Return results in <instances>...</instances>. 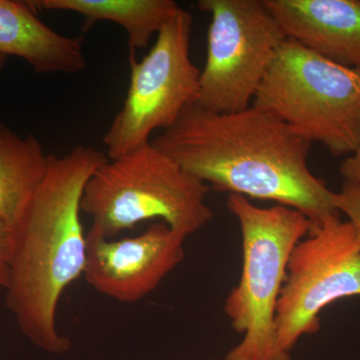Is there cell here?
I'll return each instance as SVG.
<instances>
[{
	"label": "cell",
	"mask_w": 360,
	"mask_h": 360,
	"mask_svg": "<svg viewBox=\"0 0 360 360\" xmlns=\"http://www.w3.org/2000/svg\"><path fill=\"white\" fill-rule=\"evenodd\" d=\"M151 143L213 191L274 201L312 225L341 217L335 193L309 169L311 143L269 111L213 112L193 103Z\"/></svg>",
	"instance_id": "6da1fadb"
},
{
	"label": "cell",
	"mask_w": 360,
	"mask_h": 360,
	"mask_svg": "<svg viewBox=\"0 0 360 360\" xmlns=\"http://www.w3.org/2000/svg\"><path fill=\"white\" fill-rule=\"evenodd\" d=\"M108 158L92 146L51 155L46 176L13 229L6 304L22 335L53 354L71 348L58 328L61 296L84 276L86 234L82 224L85 186Z\"/></svg>",
	"instance_id": "7a4b0ae2"
},
{
	"label": "cell",
	"mask_w": 360,
	"mask_h": 360,
	"mask_svg": "<svg viewBox=\"0 0 360 360\" xmlns=\"http://www.w3.org/2000/svg\"><path fill=\"white\" fill-rule=\"evenodd\" d=\"M226 206L240 227L243 269L224 309L243 338L224 360H291L277 342V303L291 253L309 236L311 222L288 206L259 207L238 194H229Z\"/></svg>",
	"instance_id": "3957f363"
},
{
	"label": "cell",
	"mask_w": 360,
	"mask_h": 360,
	"mask_svg": "<svg viewBox=\"0 0 360 360\" xmlns=\"http://www.w3.org/2000/svg\"><path fill=\"white\" fill-rule=\"evenodd\" d=\"M208 191L150 141L101 165L85 186L82 210L91 217L89 231L105 238L153 219L188 238L212 219Z\"/></svg>",
	"instance_id": "277c9868"
},
{
	"label": "cell",
	"mask_w": 360,
	"mask_h": 360,
	"mask_svg": "<svg viewBox=\"0 0 360 360\" xmlns=\"http://www.w3.org/2000/svg\"><path fill=\"white\" fill-rule=\"evenodd\" d=\"M251 105L283 120L333 156L360 146V70L340 65L286 39Z\"/></svg>",
	"instance_id": "5b68a950"
},
{
	"label": "cell",
	"mask_w": 360,
	"mask_h": 360,
	"mask_svg": "<svg viewBox=\"0 0 360 360\" xmlns=\"http://www.w3.org/2000/svg\"><path fill=\"white\" fill-rule=\"evenodd\" d=\"M193 23V15L180 9L143 58L129 56L127 97L103 136L110 160L148 143L153 132L169 129L187 106L198 103L201 70L189 52Z\"/></svg>",
	"instance_id": "8992f818"
},
{
	"label": "cell",
	"mask_w": 360,
	"mask_h": 360,
	"mask_svg": "<svg viewBox=\"0 0 360 360\" xmlns=\"http://www.w3.org/2000/svg\"><path fill=\"white\" fill-rule=\"evenodd\" d=\"M212 18L198 103L213 112L250 108L286 39L262 0H200Z\"/></svg>",
	"instance_id": "52a82bcc"
},
{
	"label": "cell",
	"mask_w": 360,
	"mask_h": 360,
	"mask_svg": "<svg viewBox=\"0 0 360 360\" xmlns=\"http://www.w3.org/2000/svg\"><path fill=\"white\" fill-rule=\"evenodd\" d=\"M360 296V238L341 217L312 225L291 253L277 303V342L290 354L302 336L321 329L322 310L331 303Z\"/></svg>",
	"instance_id": "ba28073f"
},
{
	"label": "cell",
	"mask_w": 360,
	"mask_h": 360,
	"mask_svg": "<svg viewBox=\"0 0 360 360\" xmlns=\"http://www.w3.org/2000/svg\"><path fill=\"white\" fill-rule=\"evenodd\" d=\"M186 238L165 222L118 240L89 231L84 277L94 290L111 300L139 302L184 262Z\"/></svg>",
	"instance_id": "9c48e42d"
},
{
	"label": "cell",
	"mask_w": 360,
	"mask_h": 360,
	"mask_svg": "<svg viewBox=\"0 0 360 360\" xmlns=\"http://www.w3.org/2000/svg\"><path fill=\"white\" fill-rule=\"evenodd\" d=\"M286 39L360 70V0H262Z\"/></svg>",
	"instance_id": "30bf717a"
},
{
	"label": "cell",
	"mask_w": 360,
	"mask_h": 360,
	"mask_svg": "<svg viewBox=\"0 0 360 360\" xmlns=\"http://www.w3.org/2000/svg\"><path fill=\"white\" fill-rule=\"evenodd\" d=\"M0 56H15L41 75L86 68L84 40L52 30L28 1L0 0Z\"/></svg>",
	"instance_id": "8fae6325"
},
{
	"label": "cell",
	"mask_w": 360,
	"mask_h": 360,
	"mask_svg": "<svg viewBox=\"0 0 360 360\" xmlns=\"http://www.w3.org/2000/svg\"><path fill=\"white\" fill-rule=\"evenodd\" d=\"M35 11H68L84 18L82 30L89 32L101 21L122 26L127 35L129 56L146 49L163 25L181 7L174 0H33Z\"/></svg>",
	"instance_id": "7c38bea8"
},
{
	"label": "cell",
	"mask_w": 360,
	"mask_h": 360,
	"mask_svg": "<svg viewBox=\"0 0 360 360\" xmlns=\"http://www.w3.org/2000/svg\"><path fill=\"white\" fill-rule=\"evenodd\" d=\"M49 160L37 137H21L0 120V219L11 229L44 182Z\"/></svg>",
	"instance_id": "4fadbf2b"
},
{
	"label": "cell",
	"mask_w": 360,
	"mask_h": 360,
	"mask_svg": "<svg viewBox=\"0 0 360 360\" xmlns=\"http://www.w3.org/2000/svg\"><path fill=\"white\" fill-rule=\"evenodd\" d=\"M335 203L338 210L347 215L360 238V186L345 182L340 193H335Z\"/></svg>",
	"instance_id": "5bb4252c"
},
{
	"label": "cell",
	"mask_w": 360,
	"mask_h": 360,
	"mask_svg": "<svg viewBox=\"0 0 360 360\" xmlns=\"http://www.w3.org/2000/svg\"><path fill=\"white\" fill-rule=\"evenodd\" d=\"M13 248V229L0 219V290L8 283Z\"/></svg>",
	"instance_id": "9a60e30c"
},
{
	"label": "cell",
	"mask_w": 360,
	"mask_h": 360,
	"mask_svg": "<svg viewBox=\"0 0 360 360\" xmlns=\"http://www.w3.org/2000/svg\"><path fill=\"white\" fill-rule=\"evenodd\" d=\"M340 172L345 182L360 186V146L343 160Z\"/></svg>",
	"instance_id": "2e32d148"
},
{
	"label": "cell",
	"mask_w": 360,
	"mask_h": 360,
	"mask_svg": "<svg viewBox=\"0 0 360 360\" xmlns=\"http://www.w3.org/2000/svg\"><path fill=\"white\" fill-rule=\"evenodd\" d=\"M7 60V56H0V75H1L2 71L4 70Z\"/></svg>",
	"instance_id": "e0dca14e"
},
{
	"label": "cell",
	"mask_w": 360,
	"mask_h": 360,
	"mask_svg": "<svg viewBox=\"0 0 360 360\" xmlns=\"http://www.w3.org/2000/svg\"><path fill=\"white\" fill-rule=\"evenodd\" d=\"M212 360H219V359H212Z\"/></svg>",
	"instance_id": "ac0fdd59"
}]
</instances>
